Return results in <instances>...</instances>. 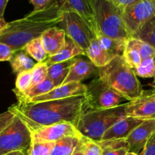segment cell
Returning a JSON list of instances; mask_svg holds the SVG:
<instances>
[{
    "label": "cell",
    "instance_id": "1",
    "mask_svg": "<svg viewBox=\"0 0 155 155\" xmlns=\"http://www.w3.org/2000/svg\"><path fill=\"white\" fill-rule=\"evenodd\" d=\"M86 95L41 102L18 101L8 108L26 124L31 133L59 123H71L77 127L86 111Z\"/></svg>",
    "mask_w": 155,
    "mask_h": 155
},
{
    "label": "cell",
    "instance_id": "2",
    "mask_svg": "<svg viewBox=\"0 0 155 155\" xmlns=\"http://www.w3.org/2000/svg\"><path fill=\"white\" fill-rule=\"evenodd\" d=\"M63 14L55 1L43 10L33 11L21 19L8 23L0 34V42L7 44L15 51L24 49L27 43L60 24Z\"/></svg>",
    "mask_w": 155,
    "mask_h": 155
},
{
    "label": "cell",
    "instance_id": "3",
    "mask_svg": "<svg viewBox=\"0 0 155 155\" xmlns=\"http://www.w3.org/2000/svg\"><path fill=\"white\" fill-rule=\"evenodd\" d=\"M98 75L106 84L129 101L144 93L134 69L126 63L122 55L117 56L108 64L98 68Z\"/></svg>",
    "mask_w": 155,
    "mask_h": 155
},
{
    "label": "cell",
    "instance_id": "4",
    "mask_svg": "<svg viewBox=\"0 0 155 155\" xmlns=\"http://www.w3.org/2000/svg\"><path fill=\"white\" fill-rule=\"evenodd\" d=\"M94 14L97 33L113 39L128 40L131 35L128 32L121 10L107 0H89Z\"/></svg>",
    "mask_w": 155,
    "mask_h": 155
},
{
    "label": "cell",
    "instance_id": "5",
    "mask_svg": "<svg viewBox=\"0 0 155 155\" xmlns=\"http://www.w3.org/2000/svg\"><path fill=\"white\" fill-rule=\"evenodd\" d=\"M126 105L127 103L112 108L86 110L79 120L77 130L84 137L100 142L108 129L126 117Z\"/></svg>",
    "mask_w": 155,
    "mask_h": 155
},
{
    "label": "cell",
    "instance_id": "6",
    "mask_svg": "<svg viewBox=\"0 0 155 155\" xmlns=\"http://www.w3.org/2000/svg\"><path fill=\"white\" fill-rule=\"evenodd\" d=\"M32 143V133L18 117L0 133V155L14 151L27 152Z\"/></svg>",
    "mask_w": 155,
    "mask_h": 155
},
{
    "label": "cell",
    "instance_id": "7",
    "mask_svg": "<svg viewBox=\"0 0 155 155\" xmlns=\"http://www.w3.org/2000/svg\"><path fill=\"white\" fill-rule=\"evenodd\" d=\"M86 110L112 108L120 105L125 99L118 92L106 84L99 77L94 79L87 86Z\"/></svg>",
    "mask_w": 155,
    "mask_h": 155
},
{
    "label": "cell",
    "instance_id": "8",
    "mask_svg": "<svg viewBox=\"0 0 155 155\" xmlns=\"http://www.w3.org/2000/svg\"><path fill=\"white\" fill-rule=\"evenodd\" d=\"M59 25L65 31L66 36L77 43L86 54L92 40L96 37L89 24L78 14L67 12H64L63 19Z\"/></svg>",
    "mask_w": 155,
    "mask_h": 155
},
{
    "label": "cell",
    "instance_id": "9",
    "mask_svg": "<svg viewBox=\"0 0 155 155\" xmlns=\"http://www.w3.org/2000/svg\"><path fill=\"white\" fill-rule=\"evenodd\" d=\"M128 32L133 35L155 17V0H137L122 12Z\"/></svg>",
    "mask_w": 155,
    "mask_h": 155
},
{
    "label": "cell",
    "instance_id": "10",
    "mask_svg": "<svg viewBox=\"0 0 155 155\" xmlns=\"http://www.w3.org/2000/svg\"><path fill=\"white\" fill-rule=\"evenodd\" d=\"M32 142H56L68 136H81L77 127L71 123H59L33 132Z\"/></svg>",
    "mask_w": 155,
    "mask_h": 155
},
{
    "label": "cell",
    "instance_id": "11",
    "mask_svg": "<svg viewBox=\"0 0 155 155\" xmlns=\"http://www.w3.org/2000/svg\"><path fill=\"white\" fill-rule=\"evenodd\" d=\"M126 117L142 120H155V95L152 92L143 93L139 98L127 103Z\"/></svg>",
    "mask_w": 155,
    "mask_h": 155
},
{
    "label": "cell",
    "instance_id": "12",
    "mask_svg": "<svg viewBox=\"0 0 155 155\" xmlns=\"http://www.w3.org/2000/svg\"><path fill=\"white\" fill-rule=\"evenodd\" d=\"M88 92L87 86L82 83H70L55 87L48 93L35 97L27 102H41L51 100L64 99L71 97L86 95Z\"/></svg>",
    "mask_w": 155,
    "mask_h": 155
},
{
    "label": "cell",
    "instance_id": "13",
    "mask_svg": "<svg viewBox=\"0 0 155 155\" xmlns=\"http://www.w3.org/2000/svg\"><path fill=\"white\" fill-rule=\"evenodd\" d=\"M154 132L155 120L143 121L140 125L134 129L126 139L130 147V152L139 155Z\"/></svg>",
    "mask_w": 155,
    "mask_h": 155
},
{
    "label": "cell",
    "instance_id": "14",
    "mask_svg": "<svg viewBox=\"0 0 155 155\" xmlns=\"http://www.w3.org/2000/svg\"><path fill=\"white\" fill-rule=\"evenodd\" d=\"M55 2L63 12H72L78 14L96 34V24L89 0H55Z\"/></svg>",
    "mask_w": 155,
    "mask_h": 155
},
{
    "label": "cell",
    "instance_id": "15",
    "mask_svg": "<svg viewBox=\"0 0 155 155\" xmlns=\"http://www.w3.org/2000/svg\"><path fill=\"white\" fill-rule=\"evenodd\" d=\"M143 121L130 117H124L115 123L103 136L101 141L126 139Z\"/></svg>",
    "mask_w": 155,
    "mask_h": 155
},
{
    "label": "cell",
    "instance_id": "16",
    "mask_svg": "<svg viewBox=\"0 0 155 155\" xmlns=\"http://www.w3.org/2000/svg\"><path fill=\"white\" fill-rule=\"evenodd\" d=\"M66 37L64 30L58 27H51L42 33V45L49 57L57 54L64 46Z\"/></svg>",
    "mask_w": 155,
    "mask_h": 155
},
{
    "label": "cell",
    "instance_id": "17",
    "mask_svg": "<svg viewBox=\"0 0 155 155\" xmlns=\"http://www.w3.org/2000/svg\"><path fill=\"white\" fill-rule=\"evenodd\" d=\"M95 68L96 67L90 60H85L82 58H75L63 85L74 82L81 83V81L88 78L94 72Z\"/></svg>",
    "mask_w": 155,
    "mask_h": 155
},
{
    "label": "cell",
    "instance_id": "18",
    "mask_svg": "<svg viewBox=\"0 0 155 155\" xmlns=\"http://www.w3.org/2000/svg\"><path fill=\"white\" fill-rule=\"evenodd\" d=\"M80 54H85L83 50L77 43H75L71 38L67 36L64 46L57 54H54V55L50 56L45 61V63L46 64L47 66L49 67L51 65L54 64L74 59L78 55H80Z\"/></svg>",
    "mask_w": 155,
    "mask_h": 155
},
{
    "label": "cell",
    "instance_id": "19",
    "mask_svg": "<svg viewBox=\"0 0 155 155\" xmlns=\"http://www.w3.org/2000/svg\"><path fill=\"white\" fill-rule=\"evenodd\" d=\"M86 55L98 68L106 66L115 58L100 44L96 37L91 42Z\"/></svg>",
    "mask_w": 155,
    "mask_h": 155
},
{
    "label": "cell",
    "instance_id": "20",
    "mask_svg": "<svg viewBox=\"0 0 155 155\" xmlns=\"http://www.w3.org/2000/svg\"><path fill=\"white\" fill-rule=\"evenodd\" d=\"M56 86L54 84V83L50 79L47 78L43 82L32 86L28 90L23 92V93L15 92V91H13V92L16 95L18 101L27 102V101H30L32 98H35V97L40 96V95H44V94L48 93V92L51 91Z\"/></svg>",
    "mask_w": 155,
    "mask_h": 155
},
{
    "label": "cell",
    "instance_id": "21",
    "mask_svg": "<svg viewBox=\"0 0 155 155\" xmlns=\"http://www.w3.org/2000/svg\"><path fill=\"white\" fill-rule=\"evenodd\" d=\"M12 71L15 74L30 71L35 67L37 62L35 61L24 49L15 51L10 60Z\"/></svg>",
    "mask_w": 155,
    "mask_h": 155
},
{
    "label": "cell",
    "instance_id": "22",
    "mask_svg": "<svg viewBox=\"0 0 155 155\" xmlns=\"http://www.w3.org/2000/svg\"><path fill=\"white\" fill-rule=\"evenodd\" d=\"M81 136H68L54 143L50 155H72L81 144Z\"/></svg>",
    "mask_w": 155,
    "mask_h": 155
},
{
    "label": "cell",
    "instance_id": "23",
    "mask_svg": "<svg viewBox=\"0 0 155 155\" xmlns=\"http://www.w3.org/2000/svg\"><path fill=\"white\" fill-rule=\"evenodd\" d=\"M74 59L54 64L48 67V78L54 83L56 87L63 85L65 79L69 74L70 68Z\"/></svg>",
    "mask_w": 155,
    "mask_h": 155
},
{
    "label": "cell",
    "instance_id": "24",
    "mask_svg": "<svg viewBox=\"0 0 155 155\" xmlns=\"http://www.w3.org/2000/svg\"><path fill=\"white\" fill-rule=\"evenodd\" d=\"M102 155H126L130 151V147L126 139L100 141Z\"/></svg>",
    "mask_w": 155,
    "mask_h": 155
},
{
    "label": "cell",
    "instance_id": "25",
    "mask_svg": "<svg viewBox=\"0 0 155 155\" xmlns=\"http://www.w3.org/2000/svg\"><path fill=\"white\" fill-rule=\"evenodd\" d=\"M122 56L126 63L133 69L137 68L141 64L142 58L136 44L134 37H131L127 40Z\"/></svg>",
    "mask_w": 155,
    "mask_h": 155
},
{
    "label": "cell",
    "instance_id": "26",
    "mask_svg": "<svg viewBox=\"0 0 155 155\" xmlns=\"http://www.w3.org/2000/svg\"><path fill=\"white\" fill-rule=\"evenodd\" d=\"M96 38L100 44L109 52L111 53L114 56L117 57V56H120L123 54L127 41L113 39V38L104 36L101 33H98L96 35Z\"/></svg>",
    "mask_w": 155,
    "mask_h": 155
},
{
    "label": "cell",
    "instance_id": "27",
    "mask_svg": "<svg viewBox=\"0 0 155 155\" xmlns=\"http://www.w3.org/2000/svg\"><path fill=\"white\" fill-rule=\"evenodd\" d=\"M24 50L37 63L45 62L49 58L42 45L41 37L33 39L24 46Z\"/></svg>",
    "mask_w": 155,
    "mask_h": 155
},
{
    "label": "cell",
    "instance_id": "28",
    "mask_svg": "<svg viewBox=\"0 0 155 155\" xmlns=\"http://www.w3.org/2000/svg\"><path fill=\"white\" fill-rule=\"evenodd\" d=\"M133 37L148 42L155 49V17L144 24Z\"/></svg>",
    "mask_w": 155,
    "mask_h": 155
},
{
    "label": "cell",
    "instance_id": "29",
    "mask_svg": "<svg viewBox=\"0 0 155 155\" xmlns=\"http://www.w3.org/2000/svg\"><path fill=\"white\" fill-rule=\"evenodd\" d=\"M137 77L142 78H155V58L142 61L140 64L134 69Z\"/></svg>",
    "mask_w": 155,
    "mask_h": 155
},
{
    "label": "cell",
    "instance_id": "30",
    "mask_svg": "<svg viewBox=\"0 0 155 155\" xmlns=\"http://www.w3.org/2000/svg\"><path fill=\"white\" fill-rule=\"evenodd\" d=\"M80 149L84 155H102L103 150L99 142L83 136Z\"/></svg>",
    "mask_w": 155,
    "mask_h": 155
},
{
    "label": "cell",
    "instance_id": "31",
    "mask_svg": "<svg viewBox=\"0 0 155 155\" xmlns=\"http://www.w3.org/2000/svg\"><path fill=\"white\" fill-rule=\"evenodd\" d=\"M32 82H33L32 70L30 71L20 73L17 76L15 89H14L13 91L23 93L30 89L32 85Z\"/></svg>",
    "mask_w": 155,
    "mask_h": 155
},
{
    "label": "cell",
    "instance_id": "32",
    "mask_svg": "<svg viewBox=\"0 0 155 155\" xmlns=\"http://www.w3.org/2000/svg\"><path fill=\"white\" fill-rule=\"evenodd\" d=\"M55 142H32L27 155H50Z\"/></svg>",
    "mask_w": 155,
    "mask_h": 155
},
{
    "label": "cell",
    "instance_id": "33",
    "mask_svg": "<svg viewBox=\"0 0 155 155\" xmlns=\"http://www.w3.org/2000/svg\"><path fill=\"white\" fill-rule=\"evenodd\" d=\"M33 82L30 87L43 82L48 78V66L45 62L37 63L32 69Z\"/></svg>",
    "mask_w": 155,
    "mask_h": 155
},
{
    "label": "cell",
    "instance_id": "34",
    "mask_svg": "<svg viewBox=\"0 0 155 155\" xmlns=\"http://www.w3.org/2000/svg\"><path fill=\"white\" fill-rule=\"evenodd\" d=\"M135 40H136V44L137 45L139 53H140L142 61L150 58H155V49L152 45L145 41L136 39V38H135Z\"/></svg>",
    "mask_w": 155,
    "mask_h": 155
},
{
    "label": "cell",
    "instance_id": "35",
    "mask_svg": "<svg viewBox=\"0 0 155 155\" xmlns=\"http://www.w3.org/2000/svg\"><path fill=\"white\" fill-rule=\"evenodd\" d=\"M15 117V114L8 110L0 114V133L12 124Z\"/></svg>",
    "mask_w": 155,
    "mask_h": 155
},
{
    "label": "cell",
    "instance_id": "36",
    "mask_svg": "<svg viewBox=\"0 0 155 155\" xmlns=\"http://www.w3.org/2000/svg\"><path fill=\"white\" fill-rule=\"evenodd\" d=\"M15 52L7 44L0 42V61H10Z\"/></svg>",
    "mask_w": 155,
    "mask_h": 155
},
{
    "label": "cell",
    "instance_id": "37",
    "mask_svg": "<svg viewBox=\"0 0 155 155\" xmlns=\"http://www.w3.org/2000/svg\"><path fill=\"white\" fill-rule=\"evenodd\" d=\"M140 154L142 155H155V132L148 139L145 148Z\"/></svg>",
    "mask_w": 155,
    "mask_h": 155
},
{
    "label": "cell",
    "instance_id": "38",
    "mask_svg": "<svg viewBox=\"0 0 155 155\" xmlns=\"http://www.w3.org/2000/svg\"><path fill=\"white\" fill-rule=\"evenodd\" d=\"M55 0H30V3L33 5V11H41L46 8L52 4Z\"/></svg>",
    "mask_w": 155,
    "mask_h": 155
},
{
    "label": "cell",
    "instance_id": "39",
    "mask_svg": "<svg viewBox=\"0 0 155 155\" xmlns=\"http://www.w3.org/2000/svg\"><path fill=\"white\" fill-rule=\"evenodd\" d=\"M107 1L110 2L111 4L118 8L120 10H121V12H123L127 6L134 3L137 0H107Z\"/></svg>",
    "mask_w": 155,
    "mask_h": 155
},
{
    "label": "cell",
    "instance_id": "40",
    "mask_svg": "<svg viewBox=\"0 0 155 155\" xmlns=\"http://www.w3.org/2000/svg\"><path fill=\"white\" fill-rule=\"evenodd\" d=\"M8 1L9 0H0V18H3L5 10V8Z\"/></svg>",
    "mask_w": 155,
    "mask_h": 155
},
{
    "label": "cell",
    "instance_id": "41",
    "mask_svg": "<svg viewBox=\"0 0 155 155\" xmlns=\"http://www.w3.org/2000/svg\"><path fill=\"white\" fill-rule=\"evenodd\" d=\"M8 23L5 22V21L4 20V18H0V34H1L2 31L4 30L5 27H6Z\"/></svg>",
    "mask_w": 155,
    "mask_h": 155
},
{
    "label": "cell",
    "instance_id": "42",
    "mask_svg": "<svg viewBox=\"0 0 155 155\" xmlns=\"http://www.w3.org/2000/svg\"><path fill=\"white\" fill-rule=\"evenodd\" d=\"M5 155H27L23 151H14V152L9 153V154H7Z\"/></svg>",
    "mask_w": 155,
    "mask_h": 155
},
{
    "label": "cell",
    "instance_id": "43",
    "mask_svg": "<svg viewBox=\"0 0 155 155\" xmlns=\"http://www.w3.org/2000/svg\"><path fill=\"white\" fill-rule=\"evenodd\" d=\"M80 145H81V144H80ZM72 155H84L83 154V151H82L81 149H80V147H79L77 150H76L75 152H74Z\"/></svg>",
    "mask_w": 155,
    "mask_h": 155
},
{
    "label": "cell",
    "instance_id": "44",
    "mask_svg": "<svg viewBox=\"0 0 155 155\" xmlns=\"http://www.w3.org/2000/svg\"><path fill=\"white\" fill-rule=\"evenodd\" d=\"M151 86H152V93L153 94H154L155 95V78H154V81H153V83H152V84H151Z\"/></svg>",
    "mask_w": 155,
    "mask_h": 155
},
{
    "label": "cell",
    "instance_id": "45",
    "mask_svg": "<svg viewBox=\"0 0 155 155\" xmlns=\"http://www.w3.org/2000/svg\"><path fill=\"white\" fill-rule=\"evenodd\" d=\"M126 155H138V154H135V153H133V152H130V151H129V152L127 153V154Z\"/></svg>",
    "mask_w": 155,
    "mask_h": 155
},
{
    "label": "cell",
    "instance_id": "46",
    "mask_svg": "<svg viewBox=\"0 0 155 155\" xmlns=\"http://www.w3.org/2000/svg\"><path fill=\"white\" fill-rule=\"evenodd\" d=\"M139 155H142V154H139Z\"/></svg>",
    "mask_w": 155,
    "mask_h": 155
}]
</instances>
